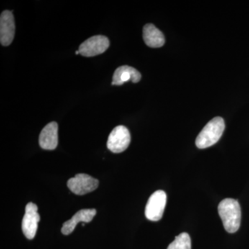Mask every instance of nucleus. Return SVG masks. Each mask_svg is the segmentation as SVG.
I'll list each match as a JSON object with an SVG mask.
<instances>
[{
    "instance_id": "obj_1",
    "label": "nucleus",
    "mask_w": 249,
    "mask_h": 249,
    "mask_svg": "<svg viewBox=\"0 0 249 249\" xmlns=\"http://www.w3.org/2000/svg\"><path fill=\"white\" fill-rule=\"evenodd\" d=\"M218 212L222 219L224 229L228 232L234 233L240 229L241 208L238 201L231 198H227L219 203Z\"/></svg>"
},
{
    "instance_id": "obj_2",
    "label": "nucleus",
    "mask_w": 249,
    "mask_h": 249,
    "mask_svg": "<svg viewBox=\"0 0 249 249\" xmlns=\"http://www.w3.org/2000/svg\"><path fill=\"white\" fill-rule=\"evenodd\" d=\"M225 129L222 117H215L209 121L196 139V147L205 149L214 145L220 139Z\"/></svg>"
},
{
    "instance_id": "obj_3",
    "label": "nucleus",
    "mask_w": 249,
    "mask_h": 249,
    "mask_svg": "<svg viewBox=\"0 0 249 249\" xmlns=\"http://www.w3.org/2000/svg\"><path fill=\"white\" fill-rule=\"evenodd\" d=\"M167 196L164 191H157L149 198L145 214L147 219L153 222L160 220L163 217L165 205H166Z\"/></svg>"
},
{
    "instance_id": "obj_4",
    "label": "nucleus",
    "mask_w": 249,
    "mask_h": 249,
    "mask_svg": "<svg viewBox=\"0 0 249 249\" xmlns=\"http://www.w3.org/2000/svg\"><path fill=\"white\" fill-rule=\"evenodd\" d=\"M130 142L128 129L124 125H119L111 131L108 137L107 148L114 153H121L128 147Z\"/></svg>"
},
{
    "instance_id": "obj_5",
    "label": "nucleus",
    "mask_w": 249,
    "mask_h": 249,
    "mask_svg": "<svg viewBox=\"0 0 249 249\" xmlns=\"http://www.w3.org/2000/svg\"><path fill=\"white\" fill-rule=\"evenodd\" d=\"M98 180L87 174H78L67 182L69 189L78 196L91 193L98 188Z\"/></svg>"
},
{
    "instance_id": "obj_6",
    "label": "nucleus",
    "mask_w": 249,
    "mask_h": 249,
    "mask_svg": "<svg viewBox=\"0 0 249 249\" xmlns=\"http://www.w3.org/2000/svg\"><path fill=\"white\" fill-rule=\"evenodd\" d=\"M109 47V40L106 36H94L83 42L78 51L83 56L93 57L104 53Z\"/></svg>"
},
{
    "instance_id": "obj_7",
    "label": "nucleus",
    "mask_w": 249,
    "mask_h": 249,
    "mask_svg": "<svg viewBox=\"0 0 249 249\" xmlns=\"http://www.w3.org/2000/svg\"><path fill=\"white\" fill-rule=\"evenodd\" d=\"M40 214L37 213V205L32 202L28 203L25 208V214L23 217L22 229L23 233L29 240H32L36 236L37 224L40 222Z\"/></svg>"
},
{
    "instance_id": "obj_8",
    "label": "nucleus",
    "mask_w": 249,
    "mask_h": 249,
    "mask_svg": "<svg viewBox=\"0 0 249 249\" xmlns=\"http://www.w3.org/2000/svg\"><path fill=\"white\" fill-rule=\"evenodd\" d=\"M15 20L14 15L10 11H4L0 17V42L6 47L11 45L15 36Z\"/></svg>"
},
{
    "instance_id": "obj_9",
    "label": "nucleus",
    "mask_w": 249,
    "mask_h": 249,
    "mask_svg": "<svg viewBox=\"0 0 249 249\" xmlns=\"http://www.w3.org/2000/svg\"><path fill=\"white\" fill-rule=\"evenodd\" d=\"M58 125L57 123L47 124L40 132L39 144L44 150H53L58 146Z\"/></svg>"
},
{
    "instance_id": "obj_10",
    "label": "nucleus",
    "mask_w": 249,
    "mask_h": 249,
    "mask_svg": "<svg viewBox=\"0 0 249 249\" xmlns=\"http://www.w3.org/2000/svg\"><path fill=\"white\" fill-rule=\"evenodd\" d=\"M96 214V209H82L77 212L71 219L64 223L61 229L63 235H68L74 231L77 224L79 222L89 223L92 221Z\"/></svg>"
},
{
    "instance_id": "obj_11",
    "label": "nucleus",
    "mask_w": 249,
    "mask_h": 249,
    "mask_svg": "<svg viewBox=\"0 0 249 249\" xmlns=\"http://www.w3.org/2000/svg\"><path fill=\"white\" fill-rule=\"evenodd\" d=\"M142 75L135 68L124 65L116 69L113 75L111 85H121L129 80L132 83H137L140 81Z\"/></svg>"
},
{
    "instance_id": "obj_12",
    "label": "nucleus",
    "mask_w": 249,
    "mask_h": 249,
    "mask_svg": "<svg viewBox=\"0 0 249 249\" xmlns=\"http://www.w3.org/2000/svg\"><path fill=\"white\" fill-rule=\"evenodd\" d=\"M142 37L146 45L151 48H160L165 44L164 36L152 24L144 26Z\"/></svg>"
},
{
    "instance_id": "obj_13",
    "label": "nucleus",
    "mask_w": 249,
    "mask_h": 249,
    "mask_svg": "<svg viewBox=\"0 0 249 249\" xmlns=\"http://www.w3.org/2000/svg\"><path fill=\"white\" fill-rule=\"evenodd\" d=\"M167 249H191V240L187 232H182L175 237V240Z\"/></svg>"
},
{
    "instance_id": "obj_14",
    "label": "nucleus",
    "mask_w": 249,
    "mask_h": 249,
    "mask_svg": "<svg viewBox=\"0 0 249 249\" xmlns=\"http://www.w3.org/2000/svg\"><path fill=\"white\" fill-rule=\"evenodd\" d=\"M79 53H80L79 51H76V55H78V54H79Z\"/></svg>"
}]
</instances>
